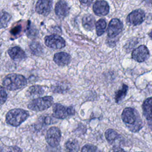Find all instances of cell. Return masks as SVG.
Masks as SVG:
<instances>
[{
	"label": "cell",
	"instance_id": "7a4b0ae2",
	"mask_svg": "<svg viewBox=\"0 0 152 152\" xmlns=\"http://www.w3.org/2000/svg\"><path fill=\"white\" fill-rule=\"evenodd\" d=\"M2 84L6 89L14 91L24 87L27 85V80L21 74L12 73L4 77Z\"/></svg>",
	"mask_w": 152,
	"mask_h": 152
},
{
	"label": "cell",
	"instance_id": "ac0fdd59",
	"mask_svg": "<svg viewBox=\"0 0 152 152\" xmlns=\"http://www.w3.org/2000/svg\"><path fill=\"white\" fill-rule=\"evenodd\" d=\"M104 135L107 141L111 144H116L120 140V135L112 129H107Z\"/></svg>",
	"mask_w": 152,
	"mask_h": 152
},
{
	"label": "cell",
	"instance_id": "9a60e30c",
	"mask_svg": "<svg viewBox=\"0 0 152 152\" xmlns=\"http://www.w3.org/2000/svg\"><path fill=\"white\" fill-rule=\"evenodd\" d=\"M8 53L11 58L14 61H21L26 58V55L24 51L18 46L9 49Z\"/></svg>",
	"mask_w": 152,
	"mask_h": 152
},
{
	"label": "cell",
	"instance_id": "52a82bcc",
	"mask_svg": "<svg viewBox=\"0 0 152 152\" xmlns=\"http://www.w3.org/2000/svg\"><path fill=\"white\" fill-rule=\"evenodd\" d=\"M46 45L52 49H62L65 46V40L59 36L53 34L48 36L45 39Z\"/></svg>",
	"mask_w": 152,
	"mask_h": 152
},
{
	"label": "cell",
	"instance_id": "cb8c5ba5",
	"mask_svg": "<svg viewBox=\"0 0 152 152\" xmlns=\"http://www.w3.org/2000/svg\"><path fill=\"white\" fill-rule=\"evenodd\" d=\"M30 49L35 55H40L43 52V49L40 44L37 42H33L30 44Z\"/></svg>",
	"mask_w": 152,
	"mask_h": 152
},
{
	"label": "cell",
	"instance_id": "d6986e66",
	"mask_svg": "<svg viewBox=\"0 0 152 152\" xmlns=\"http://www.w3.org/2000/svg\"><path fill=\"white\" fill-rule=\"evenodd\" d=\"M65 149L66 152H78L80 145L76 139L71 138L65 143Z\"/></svg>",
	"mask_w": 152,
	"mask_h": 152
},
{
	"label": "cell",
	"instance_id": "3957f363",
	"mask_svg": "<svg viewBox=\"0 0 152 152\" xmlns=\"http://www.w3.org/2000/svg\"><path fill=\"white\" fill-rule=\"evenodd\" d=\"M28 116V111L20 108H15L7 112L5 119L8 124L13 126H18L25 121Z\"/></svg>",
	"mask_w": 152,
	"mask_h": 152
},
{
	"label": "cell",
	"instance_id": "ba28073f",
	"mask_svg": "<svg viewBox=\"0 0 152 152\" xmlns=\"http://www.w3.org/2000/svg\"><path fill=\"white\" fill-rule=\"evenodd\" d=\"M123 24L118 18L112 19L108 26L107 35L110 38H114L122 30Z\"/></svg>",
	"mask_w": 152,
	"mask_h": 152
},
{
	"label": "cell",
	"instance_id": "5bb4252c",
	"mask_svg": "<svg viewBox=\"0 0 152 152\" xmlns=\"http://www.w3.org/2000/svg\"><path fill=\"white\" fill-rule=\"evenodd\" d=\"M55 11L58 17L64 18L68 14L69 7L65 1L61 0L56 4Z\"/></svg>",
	"mask_w": 152,
	"mask_h": 152
},
{
	"label": "cell",
	"instance_id": "e0dca14e",
	"mask_svg": "<svg viewBox=\"0 0 152 152\" xmlns=\"http://www.w3.org/2000/svg\"><path fill=\"white\" fill-rule=\"evenodd\" d=\"M143 115L147 120L152 119V97L146 99L142 104Z\"/></svg>",
	"mask_w": 152,
	"mask_h": 152
},
{
	"label": "cell",
	"instance_id": "d4e9b609",
	"mask_svg": "<svg viewBox=\"0 0 152 152\" xmlns=\"http://www.w3.org/2000/svg\"><path fill=\"white\" fill-rule=\"evenodd\" d=\"M11 16L6 12H0V28L5 27L10 21Z\"/></svg>",
	"mask_w": 152,
	"mask_h": 152
},
{
	"label": "cell",
	"instance_id": "7402d4cb",
	"mask_svg": "<svg viewBox=\"0 0 152 152\" xmlns=\"http://www.w3.org/2000/svg\"><path fill=\"white\" fill-rule=\"evenodd\" d=\"M128 90V87L126 84H123L122 87L119 89L115 94V100L116 103H119L125 97Z\"/></svg>",
	"mask_w": 152,
	"mask_h": 152
},
{
	"label": "cell",
	"instance_id": "5b68a950",
	"mask_svg": "<svg viewBox=\"0 0 152 152\" xmlns=\"http://www.w3.org/2000/svg\"><path fill=\"white\" fill-rule=\"evenodd\" d=\"M52 110V116L56 119H63L75 113V109L72 106H65L58 103L53 104Z\"/></svg>",
	"mask_w": 152,
	"mask_h": 152
},
{
	"label": "cell",
	"instance_id": "4dcf8cb0",
	"mask_svg": "<svg viewBox=\"0 0 152 152\" xmlns=\"http://www.w3.org/2000/svg\"><path fill=\"white\" fill-rule=\"evenodd\" d=\"M110 152H126V151L125 150H124L122 148H121L118 146H116L111 150Z\"/></svg>",
	"mask_w": 152,
	"mask_h": 152
},
{
	"label": "cell",
	"instance_id": "2e32d148",
	"mask_svg": "<svg viewBox=\"0 0 152 152\" xmlns=\"http://www.w3.org/2000/svg\"><path fill=\"white\" fill-rule=\"evenodd\" d=\"M45 87L40 85H33L30 86L26 91V95L29 97H39L43 94Z\"/></svg>",
	"mask_w": 152,
	"mask_h": 152
},
{
	"label": "cell",
	"instance_id": "d6a6232c",
	"mask_svg": "<svg viewBox=\"0 0 152 152\" xmlns=\"http://www.w3.org/2000/svg\"><path fill=\"white\" fill-rule=\"evenodd\" d=\"M148 126H149L150 129L152 131V119L148 120Z\"/></svg>",
	"mask_w": 152,
	"mask_h": 152
},
{
	"label": "cell",
	"instance_id": "603a6c76",
	"mask_svg": "<svg viewBox=\"0 0 152 152\" xmlns=\"http://www.w3.org/2000/svg\"><path fill=\"white\" fill-rule=\"evenodd\" d=\"M96 33L98 36H101L104 32L106 27V22L104 19H100L96 23Z\"/></svg>",
	"mask_w": 152,
	"mask_h": 152
},
{
	"label": "cell",
	"instance_id": "1f68e13d",
	"mask_svg": "<svg viewBox=\"0 0 152 152\" xmlns=\"http://www.w3.org/2000/svg\"><path fill=\"white\" fill-rule=\"evenodd\" d=\"M145 3L148 5L152 6V0H143Z\"/></svg>",
	"mask_w": 152,
	"mask_h": 152
},
{
	"label": "cell",
	"instance_id": "7c38bea8",
	"mask_svg": "<svg viewBox=\"0 0 152 152\" xmlns=\"http://www.w3.org/2000/svg\"><path fill=\"white\" fill-rule=\"evenodd\" d=\"M94 12L98 15H106L109 11V6L104 1H99L93 5Z\"/></svg>",
	"mask_w": 152,
	"mask_h": 152
},
{
	"label": "cell",
	"instance_id": "e575fe53",
	"mask_svg": "<svg viewBox=\"0 0 152 152\" xmlns=\"http://www.w3.org/2000/svg\"><path fill=\"white\" fill-rule=\"evenodd\" d=\"M0 152H3V150H2V148H1V147H0Z\"/></svg>",
	"mask_w": 152,
	"mask_h": 152
},
{
	"label": "cell",
	"instance_id": "8992f818",
	"mask_svg": "<svg viewBox=\"0 0 152 152\" xmlns=\"http://www.w3.org/2000/svg\"><path fill=\"white\" fill-rule=\"evenodd\" d=\"M61 138V132L59 128L50 127L46 132L45 139L47 143L52 147H55L59 144Z\"/></svg>",
	"mask_w": 152,
	"mask_h": 152
},
{
	"label": "cell",
	"instance_id": "6da1fadb",
	"mask_svg": "<svg viewBox=\"0 0 152 152\" xmlns=\"http://www.w3.org/2000/svg\"><path fill=\"white\" fill-rule=\"evenodd\" d=\"M121 118L124 123L132 132L139 131L143 126V122L139 113L134 108H125Z\"/></svg>",
	"mask_w": 152,
	"mask_h": 152
},
{
	"label": "cell",
	"instance_id": "f1b7e54d",
	"mask_svg": "<svg viewBox=\"0 0 152 152\" xmlns=\"http://www.w3.org/2000/svg\"><path fill=\"white\" fill-rule=\"evenodd\" d=\"M8 152H22V150L17 145H12L8 147Z\"/></svg>",
	"mask_w": 152,
	"mask_h": 152
},
{
	"label": "cell",
	"instance_id": "30bf717a",
	"mask_svg": "<svg viewBox=\"0 0 152 152\" xmlns=\"http://www.w3.org/2000/svg\"><path fill=\"white\" fill-rule=\"evenodd\" d=\"M145 18V13L141 10L132 11L127 17L128 22L132 25H138L142 23Z\"/></svg>",
	"mask_w": 152,
	"mask_h": 152
},
{
	"label": "cell",
	"instance_id": "ffe728a7",
	"mask_svg": "<svg viewBox=\"0 0 152 152\" xmlns=\"http://www.w3.org/2000/svg\"><path fill=\"white\" fill-rule=\"evenodd\" d=\"M95 24V19L91 15H86L83 18V25L84 27L88 30H90L93 28Z\"/></svg>",
	"mask_w": 152,
	"mask_h": 152
},
{
	"label": "cell",
	"instance_id": "4316f807",
	"mask_svg": "<svg viewBox=\"0 0 152 152\" xmlns=\"http://www.w3.org/2000/svg\"><path fill=\"white\" fill-rule=\"evenodd\" d=\"M8 95L5 88L0 86V106L2 105L7 100Z\"/></svg>",
	"mask_w": 152,
	"mask_h": 152
},
{
	"label": "cell",
	"instance_id": "83f0119b",
	"mask_svg": "<svg viewBox=\"0 0 152 152\" xmlns=\"http://www.w3.org/2000/svg\"><path fill=\"white\" fill-rule=\"evenodd\" d=\"M21 29H22V27L20 25L16 26L15 27H14L11 30V33L12 35H17L21 32Z\"/></svg>",
	"mask_w": 152,
	"mask_h": 152
},
{
	"label": "cell",
	"instance_id": "4fadbf2b",
	"mask_svg": "<svg viewBox=\"0 0 152 152\" xmlns=\"http://www.w3.org/2000/svg\"><path fill=\"white\" fill-rule=\"evenodd\" d=\"M71 60V56L66 52H58L54 55L53 61L59 66L68 65Z\"/></svg>",
	"mask_w": 152,
	"mask_h": 152
},
{
	"label": "cell",
	"instance_id": "44dd1931",
	"mask_svg": "<svg viewBox=\"0 0 152 152\" xmlns=\"http://www.w3.org/2000/svg\"><path fill=\"white\" fill-rule=\"evenodd\" d=\"M69 88V85L64 83H58L51 86V90L54 93H64Z\"/></svg>",
	"mask_w": 152,
	"mask_h": 152
},
{
	"label": "cell",
	"instance_id": "277c9868",
	"mask_svg": "<svg viewBox=\"0 0 152 152\" xmlns=\"http://www.w3.org/2000/svg\"><path fill=\"white\" fill-rule=\"evenodd\" d=\"M53 103V97L50 96H46L33 99L28 104L27 107L33 111L40 112L49 108Z\"/></svg>",
	"mask_w": 152,
	"mask_h": 152
},
{
	"label": "cell",
	"instance_id": "8fae6325",
	"mask_svg": "<svg viewBox=\"0 0 152 152\" xmlns=\"http://www.w3.org/2000/svg\"><path fill=\"white\" fill-rule=\"evenodd\" d=\"M52 0H39L36 5V10L37 13L46 15L52 8Z\"/></svg>",
	"mask_w": 152,
	"mask_h": 152
},
{
	"label": "cell",
	"instance_id": "9c48e42d",
	"mask_svg": "<svg viewBox=\"0 0 152 152\" xmlns=\"http://www.w3.org/2000/svg\"><path fill=\"white\" fill-rule=\"evenodd\" d=\"M150 56L147 48L144 45H141L135 49L132 52V58L138 62H142L147 60Z\"/></svg>",
	"mask_w": 152,
	"mask_h": 152
},
{
	"label": "cell",
	"instance_id": "836d02e7",
	"mask_svg": "<svg viewBox=\"0 0 152 152\" xmlns=\"http://www.w3.org/2000/svg\"><path fill=\"white\" fill-rule=\"evenodd\" d=\"M149 36L150 37V38L152 39V30L150 31V34H149Z\"/></svg>",
	"mask_w": 152,
	"mask_h": 152
},
{
	"label": "cell",
	"instance_id": "f546056e",
	"mask_svg": "<svg viewBox=\"0 0 152 152\" xmlns=\"http://www.w3.org/2000/svg\"><path fill=\"white\" fill-rule=\"evenodd\" d=\"M80 1L82 4L89 5L91 4L93 2H94L95 1V0H80Z\"/></svg>",
	"mask_w": 152,
	"mask_h": 152
},
{
	"label": "cell",
	"instance_id": "484cf974",
	"mask_svg": "<svg viewBox=\"0 0 152 152\" xmlns=\"http://www.w3.org/2000/svg\"><path fill=\"white\" fill-rule=\"evenodd\" d=\"M81 152H98L96 146L92 144H86L81 148Z\"/></svg>",
	"mask_w": 152,
	"mask_h": 152
}]
</instances>
